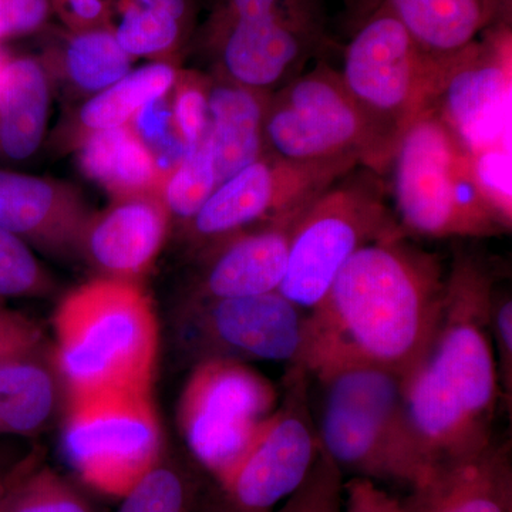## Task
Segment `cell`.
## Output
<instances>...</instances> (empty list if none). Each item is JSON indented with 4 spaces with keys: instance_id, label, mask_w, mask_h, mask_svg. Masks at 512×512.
<instances>
[{
    "instance_id": "obj_1",
    "label": "cell",
    "mask_w": 512,
    "mask_h": 512,
    "mask_svg": "<svg viewBox=\"0 0 512 512\" xmlns=\"http://www.w3.org/2000/svg\"><path fill=\"white\" fill-rule=\"evenodd\" d=\"M447 276L440 256L406 232L360 248L311 312V376L323 367L366 363L409 375L439 330Z\"/></svg>"
},
{
    "instance_id": "obj_2",
    "label": "cell",
    "mask_w": 512,
    "mask_h": 512,
    "mask_svg": "<svg viewBox=\"0 0 512 512\" xmlns=\"http://www.w3.org/2000/svg\"><path fill=\"white\" fill-rule=\"evenodd\" d=\"M494 291L488 265L458 249L436 338L404 379L407 420L431 471L476 456L495 440L501 390L490 332Z\"/></svg>"
},
{
    "instance_id": "obj_3",
    "label": "cell",
    "mask_w": 512,
    "mask_h": 512,
    "mask_svg": "<svg viewBox=\"0 0 512 512\" xmlns=\"http://www.w3.org/2000/svg\"><path fill=\"white\" fill-rule=\"evenodd\" d=\"M57 373L67 396L151 393L158 320L140 282L96 276L67 293L53 316Z\"/></svg>"
},
{
    "instance_id": "obj_4",
    "label": "cell",
    "mask_w": 512,
    "mask_h": 512,
    "mask_svg": "<svg viewBox=\"0 0 512 512\" xmlns=\"http://www.w3.org/2000/svg\"><path fill=\"white\" fill-rule=\"evenodd\" d=\"M311 377L322 389L315 420L320 447L342 473L410 488L430 476L407 420L403 376L366 363H342Z\"/></svg>"
},
{
    "instance_id": "obj_5",
    "label": "cell",
    "mask_w": 512,
    "mask_h": 512,
    "mask_svg": "<svg viewBox=\"0 0 512 512\" xmlns=\"http://www.w3.org/2000/svg\"><path fill=\"white\" fill-rule=\"evenodd\" d=\"M392 165L406 234L490 238L511 231L485 198L470 151L433 111L410 127Z\"/></svg>"
},
{
    "instance_id": "obj_6",
    "label": "cell",
    "mask_w": 512,
    "mask_h": 512,
    "mask_svg": "<svg viewBox=\"0 0 512 512\" xmlns=\"http://www.w3.org/2000/svg\"><path fill=\"white\" fill-rule=\"evenodd\" d=\"M448 57L427 52L380 5L367 10L365 22L346 47L340 76L375 131L390 167L407 131L433 109Z\"/></svg>"
},
{
    "instance_id": "obj_7",
    "label": "cell",
    "mask_w": 512,
    "mask_h": 512,
    "mask_svg": "<svg viewBox=\"0 0 512 512\" xmlns=\"http://www.w3.org/2000/svg\"><path fill=\"white\" fill-rule=\"evenodd\" d=\"M346 174L303 210L293 228L278 292L303 311L318 308L343 265L360 248L404 229L383 200L379 174Z\"/></svg>"
},
{
    "instance_id": "obj_8",
    "label": "cell",
    "mask_w": 512,
    "mask_h": 512,
    "mask_svg": "<svg viewBox=\"0 0 512 512\" xmlns=\"http://www.w3.org/2000/svg\"><path fill=\"white\" fill-rule=\"evenodd\" d=\"M62 450L84 484L123 497L164 454L153 396L103 392L70 397Z\"/></svg>"
},
{
    "instance_id": "obj_9",
    "label": "cell",
    "mask_w": 512,
    "mask_h": 512,
    "mask_svg": "<svg viewBox=\"0 0 512 512\" xmlns=\"http://www.w3.org/2000/svg\"><path fill=\"white\" fill-rule=\"evenodd\" d=\"M312 377L289 366L274 414L227 477L202 494L200 512H272L298 490L320 453Z\"/></svg>"
},
{
    "instance_id": "obj_10",
    "label": "cell",
    "mask_w": 512,
    "mask_h": 512,
    "mask_svg": "<svg viewBox=\"0 0 512 512\" xmlns=\"http://www.w3.org/2000/svg\"><path fill=\"white\" fill-rule=\"evenodd\" d=\"M279 392L247 363H197L178 406V426L195 464L217 483L228 476L274 414Z\"/></svg>"
},
{
    "instance_id": "obj_11",
    "label": "cell",
    "mask_w": 512,
    "mask_h": 512,
    "mask_svg": "<svg viewBox=\"0 0 512 512\" xmlns=\"http://www.w3.org/2000/svg\"><path fill=\"white\" fill-rule=\"evenodd\" d=\"M264 136L266 151L289 160L355 158L379 175L390 168L375 131L346 90L340 72L326 64L271 93Z\"/></svg>"
},
{
    "instance_id": "obj_12",
    "label": "cell",
    "mask_w": 512,
    "mask_h": 512,
    "mask_svg": "<svg viewBox=\"0 0 512 512\" xmlns=\"http://www.w3.org/2000/svg\"><path fill=\"white\" fill-rule=\"evenodd\" d=\"M177 330L181 348L195 365L227 359L281 362L308 370L311 366V313L278 291L238 298H185Z\"/></svg>"
},
{
    "instance_id": "obj_13",
    "label": "cell",
    "mask_w": 512,
    "mask_h": 512,
    "mask_svg": "<svg viewBox=\"0 0 512 512\" xmlns=\"http://www.w3.org/2000/svg\"><path fill=\"white\" fill-rule=\"evenodd\" d=\"M355 158L295 161L265 151L218 185L187 225L197 247L308 207L326 188L356 170Z\"/></svg>"
},
{
    "instance_id": "obj_14",
    "label": "cell",
    "mask_w": 512,
    "mask_h": 512,
    "mask_svg": "<svg viewBox=\"0 0 512 512\" xmlns=\"http://www.w3.org/2000/svg\"><path fill=\"white\" fill-rule=\"evenodd\" d=\"M511 22L448 57L433 111L468 151L511 144Z\"/></svg>"
},
{
    "instance_id": "obj_15",
    "label": "cell",
    "mask_w": 512,
    "mask_h": 512,
    "mask_svg": "<svg viewBox=\"0 0 512 512\" xmlns=\"http://www.w3.org/2000/svg\"><path fill=\"white\" fill-rule=\"evenodd\" d=\"M325 40L312 0H288L272 12L204 35L217 76L266 93L291 76Z\"/></svg>"
},
{
    "instance_id": "obj_16",
    "label": "cell",
    "mask_w": 512,
    "mask_h": 512,
    "mask_svg": "<svg viewBox=\"0 0 512 512\" xmlns=\"http://www.w3.org/2000/svg\"><path fill=\"white\" fill-rule=\"evenodd\" d=\"M303 210L204 245L187 298H238L278 291L288 264L293 228Z\"/></svg>"
},
{
    "instance_id": "obj_17",
    "label": "cell",
    "mask_w": 512,
    "mask_h": 512,
    "mask_svg": "<svg viewBox=\"0 0 512 512\" xmlns=\"http://www.w3.org/2000/svg\"><path fill=\"white\" fill-rule=\"evenodd\" d=\"M170 225L160 194L119 198L90 215L79 255L103 278L140 282L160 255Z\"/></svg>"
},
{
    "instance_id": "obj_18",
    "label": "cell",
    "mask_w": 512,
    "mask_h": 512,
    "mask_svg": "<svg viewBox=\"0 0 512 512\" xmlns=\"http://www.w3.org/2000/svg\"><path fill=\"white\" fill-rule=\"evenodd\" d=\"M93 212L74 185L0 170V228L52 256L79 255Z\"/></svg>"
},
{
    "instance_id": "obj_19",
    "label": "cell",
    "mask_w": 512,
    "mask_h": 512,
    "mask_svg": "<svg viewBox=\"0 0 512 512\" xmlns=\"http://www.w3.org/2000/svg\"><path fill=\"white\" fill-rule=\"evenodd\" d=\"M407 512H512L511 444L434 468L403 501Z\"/></svg>"
},
{
    "instance_id": "obj_20",
    "label": "cell",
    "mask_w": 512,
    "mask_h": 512,
    "mask_svg": "<svg viewBox=\"0 0 512 512\" xmlns=\"http://www.w3.org/2000/svg\"><path fill=\"white\" fill-rule=\"evenodd\" d=\"M384 6L431 55L446 57L511 22L512 0H367Z\"/></svg>"
},
{
    "instance_id": "obj_21",
    "label": "cell",
    "mask_w": 512,
    "mask_h": 512,
    "mask_svg": "<svg viewBox=\"0 0 512 512\" xmlns=\"http://www.w3.org/2000/svg\"><path fill=\"white\" fill-rule=\"evenodd\" d=\"M52 84L40 57H8L0 67V160L20 163L42 147Z\"/></svg>"
},
{
    "instance_id": "obj_22",
    "label": "cell",
    "mask_w": 512,
    "mask_h": 512,
    "mask_svg": "<svg viewBox=\"0 0 512 512\" xmlns=\"http://www.w3.org/2000/svg\"><path fill=\"white\" fill-rule=\"evenodd\" d=\"M271 93L218 76L211 79L210 134L218 185L265 153L264 123Z\"/></svg>"
},
{
    "instance_id": "obj_23",
    "label": "cell",
    "mask_w": 512,
    "mask_h": 512,
    "mask_svg": "<svg viewBox=\"0 0 512 512\" xmlns=\"http://www.w3.org/2000/svg\"><path fill=\"white\" fill-rule=\"evenodd\" d=\"M74 148L83 173L113 200L160 194L156 160L133 127L89 134Z\"/></svg>"
},
{
    "instance_id": "obj_24",
    "label": "cell",
    "mask_w": 512,
    "mask_h": 512,
    "mask_svg": "<svg viewBox=\"0 0 512 512\" xmlns=\"http://www.w3.org/2000/svg\"><path fill=\"white\" fill-rule=\"evenodd\" d=\"M40 59L52 83L60 80L70 93L84 100L123 79L133 70L134 60L121 49L110 28L67 30Z\"/></svg>"
},
{
    "instance_id": "obj_25",
    "label": "cell",
    "mask_w": 512,
    "mask_h": 512,
    "mask_svg": "<svg viewBox=\"0 0 512 512\" xmlns=\"http://www.w3.org/2000/svg\"><path fill=\"white\" fill-rule=\"evenodd\" d=\"M180 70L177 62L164 60L131 70L119 82L84 100L67 127V141L74 147L89 134L130 126L147 104L170 94Z\"/></svg>"
},
{
    "instance_id": "obj_26",
    "label": "cell",
    "mask_w": 512,
    "mask_h": 512,
    "mask_svg": "<svg viewBox=\"0 0 512 512\" xmlns=\"http://www.w3.org/2000/svg\"><path fill=\"white\" fill-rule=\"evenodd\" d=\"M57 383L40 352L0 365V436H32L52 419Z\"/></svg>"
},
{
    "instance_id": "obj_27",
    "label": "cell",
    "mask_w": 512,
    "mask_h": 512,
    "mask_svg": "<svg viewBox=\"0 0 512 512\" xmlns=\"http://www.w3.org/2000/svg\"><path fill=\"white\" fill-rule=\"evenodd\" d=\"M110 29L128 56L151 62H177L192 30L167 13L123 0L114 2Z\"/></svg>"
},
{
    "instance_id": "obj_28",
    "label": "cell",
    "mask_w": 512,
    "mask_h": 512,
    "mask_svg": "<svg viewBox=\"0 0 512 512\" xmlns=\"http://www.w3.org/2000/svg\"><path fill=\"white\" fill-rule=\"evenodd\" d=\"M204 483L194 468L164 453L127 494L116 512H200Z\"/></svg>"
},
{
    "instance_id": "obj_29",
    "label": "cell",
    "mask_w": 512,
    "mask_h": 512,
    "mask_svg": "<svg viewBox=\"0 0 512 512\" xmlns=\"http://www.w3.org/2000/svg\"><path fill=\"white\" fill-rule=\"evenodd\" d=\"M218 187L210 130L197 146L187 148L183 160L161 185L160 197L171 220L188 222L200 212Z\"/></svg>"
},
{
    "instance_id": "obj_30",
    "label": "cell",
    "mask_w": 512,
    "mask_h": 512,
    "mask_svg": "<svg viewBox=\"0 0 512 512\" xmlns=\"http://www.w3.org/2000/svg\"><path fill=\"white\" fill-rule=\"evenodd\" d=\"M3 512H93L76 488L49 467L25 461L16 468Z\"/></svg>"
},
{
    "instance_id": "obj_31",
    "label": "cell",
    "mask_w": 512,
    "mask_h": 512,
    "mask_svg": "<svg viewBox=\"0 0 512 512\" xmlns=\"http://www.w3.org/2000/svg\"><path fill=\"white\" fill-rule=\"evenodd\" d=\"M55 288L53 279L25 241L0 228V303L42 298Z\"/></svg>"
},
{
    "instance_id": "obj_32",
    "label": "cell",
    "mask_w": 512,
    "mask_h": 512,
    "mask_svg": "<svg viewBox=\"0 0 512 512\" xmlns=\"http://www.w3.org/2000/svg\"><path fill=\"white\" fill-rule=\"evenodd\" d=\"M210 86L208 77L181 69L168 94L174 128L185 150L197 146L210 130Z\"/></svg>"
},
{
    "instance_id": "obj_33",
    "label": "cell",
    "mask_w": 512,
    "mask_h": 512,
    "mask_svg": "<svg viewBox=\"0 0 512 512\" xmlns=\"http://www.w3.org/2000/svg\"><path fill=\"white\" fill-rule=\"evenodd\" d=\"M343 473L320 447L308 476L286 500L292 512H343Z\"/></svg>"
},
{
    "instance_id": "obj_34",
    "label": "cell",
    "mask_w": 512,
    "mask_h": 512,
    "mask_svg": "<svg viewBox=\"0 0 512 512\" xmlns=\"http://www.w3.org/2000/svg\"><path fill=\"white\" fill-rule=\"evenodd\" d=\"M485 198L508 228L512 227L511 144L470 151Z\"/></svg>"
},
{
    "instance_id": "obj_35",
    "label": "cell",
    "mask_w": 512,
    "mask_h": 512,
    "mask_svg": "<svg viewBox=\"0 0 512 512\" xmlns=\"http://www.w3.org/2000/svg\"><path fill=\"white\" fill-rule=\"evenodd\" d=\"M490 332L501 394L511 412L512 402V301L510 293L494 291L491 301Z\"/></svg>"
},
{
    "instance_id": "obj_36",
    "label": "cell",
    "mask_w": 512,
    "mask_h": 512,
    "mask_svg": "<svg viewBox=\"0 0 512 512\" xmlns=\"http://www.w3.org/2000/svg\"><path fill=\"white\" fill-rule=\"evenodd\" d=\"M43 332L36 322L0 303V365L40 352Z\"/></svg>"
},
{
    "instance_id": "obj_37",
    "label": "cell",
    "mask_w": 512,
    "mask_h": 512,
    "mask_svg": "<svg viewBox=\"0 0 512 512\" xmlns=\"http://www.w3.org/2000/svg\"><path fill=\"white\" fill-rule=\"evenodd\" d=\"M50 13V0H0V42L37 32Z\"/></svg>"
},
{
    "instance_id": "obj_38",
    "label": "cell",
    "mask_w": 512,
    "mask_h": 512,
    "mask_svg": "<svg viewBox=\"0 0 512 512\" xmlns=\"http://www.w3.org/2000/svg\"><path fill=\"white\" fill-rule=\"evenodd\" d=\"M50 5L69 32L110 28L114 0H50Z\"/></svg>"
},
{
    "instance_id": "obj_39",
    "label": "cell",
    "mask_w": 512,
    "mask_h": 512,
    "mask_svg": "<svg viewBox=\"0 0 512 512\" xmlns=\"http://www.w3.org/2000/svg\"><path fill=\"white\" fill-rule=\"evenodd\" d=\"M343 491L346 493L343 512H407L403 501L387 494L369 478L353 477L343 484Z\"/></svg>"
},
{
    "instance_id": "obj_40",
    "label": "cell",
    "mask_w": 512,
    "mask_h": 512,
    "mask_svg": "<svg viewBox=\"0 0 512 512\" xmlns=\"http://www.w3.org/2000/svg\"><path fill=\"white\" fill-rule=\"evenodd\" d=\"M285 2L288 0H218L214 12L211 13L210 19L205 25L204 35L224 28L237 20L254 18V16L272 12L284 5Z\"/></svg>"
},
{
    "instance_id": "obj_41",
    "label": "cell",
    "mask_w": 512,
    "mask_h": 512,
    "mask_svg": "<svg viewBox=\"0 0 512 512\" xmlns=\"http://www.w3.org/2000/svg\"><path fill=\"white\" fill-rule=\"evenodd\" d=\"M13 476H15V471H13L12 474H9V476L0 477V512H3V505H5L6 495H8Z\"/></svg>"
},
{
    "instance_id": "obj_42",
    "label": "cell",
    "mask_w": 512,
    "mask_h": 512,
    "mask_svg": "<svg viewBox=\"0 0 512 512\" xmlns=\"http://www.w3.org/2000/svg\"><path fill=\"white\" fill-rule=\"evenodd\" d=\"M272 512H292L291 504H289L288 500H285V503L281 505V507L276 508V510Z\"/></svg>"
},
{
    "instance_id": "obj_43",
    "label": "cell",
    "mask_w": 512,
    "mask_h": 512,
    "mask_svg": "<svg viewBox=\"0 0 512 512\" xmlns=\"http://www.w3.org/2000/svg\"><path fill=\"white\" fill-rule=\"evenodd\" d=\"M9 56L5 55V52H3L2 49H0V67L3 66V63L6 62V59H8Z\"/></svg>"
},
{
    "instance_id": "obj_44",
    "label": "cell",
    "mask_w": 512,
    "mask_h": 512,
    "mask_svg": "<svg viewBox=\"0 0 512 512\" xmlns=\"http://www.w3.org/2000/svg\"><path fill=\"white\" fill-rule=\"evenodd\" d=\"M346 2H355V0H346Z\"/></svg>"
}]
</instances>
